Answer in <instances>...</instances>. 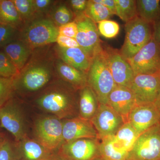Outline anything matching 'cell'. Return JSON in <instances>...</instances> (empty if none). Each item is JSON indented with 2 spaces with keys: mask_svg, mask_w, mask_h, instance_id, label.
I'll return each instance as SVG.
<instances>
[{
  "mask_svg": "<svg viewBox=\"0 0 160 160\" xmlns=\"http://www.w3.org/2000/svg\"><path fill=\"white\" fill-rule=\"evenodd\" d=\"M87 80L88 86L95 93L99 103L107 105L109 95L117 85L112 75L104 48L92 58Z\"/></svg>",
  "mask_w": 160,
  "mask_h": 160,
  "instance_id": "1",
  "label": "cell"
},
{
  "mask_svg": "<svg viewBox=\"0 0 160 160\" xmlns=\"http://www.w3.org/2000/svg\"><path fill=\"white\" fill-rule=\"evenodd\" d=\"M125 31V41L120 51L126 60L134 56L153 38V26L138 17L126 23Z\"/></svg>",
  "mask_w": 160,
  "mask_h": 160,
  "instance_id": "2",
  "label": "cell"
},
{
  "mask_svg": "<svg viewBox=\"0 0 160 160\" xmlns=\"http://www.w3.org/2000/svg\"><path fill=\"white\" fill-rule=\"evenodd\" d=\"M34 139L52 153L64 143L63 121L54 116L43 117L34 124Z\"/></svg>",
  "mask_w": 160,
  "mask_h": 160,
  "instance_id": "3",
  "label": "cell"
},
{
  "mask_svg": "<svg viewBox=\"0 0 160 160\" xmlns=\"http://www.w3.org/2000/svg\"><path fill=\"white\" fill-rule=\"evenodd\" d=\"M74 22L78 28L75 39L80 48L92 60L103 49L96 23L82 12L77 16Z\"/></svg>",
  "mask_w": 160,
  "mask_h": 160,
  "instance_id": "4",
  "label": "cell"
},
{
  "mask_svg": "<svg viewBox=\"0 0 160 160\" xmlns=\"http://www.w3.org/2000/svg\"><path fill=\"white\" fill-rule=\"evenodd\" d=\"M128 160H160V123L140 135Z\"/></svg>",
  "mask_w": 160,
  "mask_h": 160,
  "instance_id": "5",
  "label": "cell"
},
{
  "mask_svg": "<svg viewBox=\"0 0 160 160\" xmlns=\"http://www.w3.org/2000/svg\"><path fill=\"white\" fill-rule=\"evenodd\" d=\"M100 140L85 138L64 142L57 152L62 160H94L100 157Z\"/></svg>",
  "mask_w": 160,
  "mask_h": 160,
  "instance_id": "6",
  "label": "cell"
},
{
  "mask_svg": "<svg viewBox=\"0 0 160 160\" xmlns=\"http://www.w3.org/2000/svg\"><path fill=\"white\" fill-rule=\"evenodd\" d=\"M135 75L160 73V45L153 39L129 59Z\"/></svg>",
  "mask_w": 160,
  "mask_h": 160,
  "instance_id": "7",
  "label": "cell"
},
{
  "mask_svg": "<svg viewBox=\"0 0 160 160\" xmlns=\"http://www.w3.org/2000/svg\"><path fill=\"white\" fill-rule=\"evenodd\" d=\"M37 103L41 109L61 120L70 118L75 113L73 100L66 92H48L38 98Z\"/></svg>",
  "mask_w": 160,
  "mask_h": 160,
  "instance_id": "8",
  "label": "cell"
},
{
  "mask_svg": "<svg viewBox=\"0 0 160 160\" xmlns=\"http://www.w3.org/2000/svg\"><path fill=\"white\" fill-rule=\"evenodd\" d=\"M51 70L44 64H37L23 70L12 78L14 90L34 92L39 90L49 82Z\"/></svg>",
  "mask_w": 160,
  "mask_h": 160,
  "instance_id": "9",
  "label": "cell"
},
{
  "mask_svg": "<svg viewBox=\"0 0 160 160\" xmlns=\"http://www.w3.org/2000/svg\"><path fill=\"white\" fill-rule=\"evenodd\" d=\"M58 35V28L52 21L41 19L31 23L23 31L22 38L29 47L35 48L55 42Z\"/></svg>",
  "mask_w": 160,
  "mask_h": 160,
  "instance_id": "10",
  "label": "cell"
},
{
  "mask_svg": "<svg viewBox=\"0 0 160 160\" xmlns=\"http://www.w3.org/2000/svg\"><path fill=\"white\" fill-rule=\"evenodd\" d=\"M0 124L1 127L12 135L16 142L28 136L21 109L10 99L0 106Z\"/></svg>",
  "mask_w": 160,
  "mask_h": 160,
  "instance_id": "11",
  "label": "cell"
},
{
  "mask_svg": "<svg viewBox=\"0 0 160 160\" xmlns=\"http://www.w3.org/2000/svg\"><path fill=\"white\" fill-rule=\"evenodd\" d=\"M91 122L100 141L114 136L125 123L123 118L110 106L101 104Z\"/></svg>",
  "mask_w": 160,
  "mask_h": 160,
  "instance_id": "12",
  "label": "cell"
},
{
  "mask_svg": "<svg viewBox=\"0 0 160 160\" xmlns=\"http://www.w3.org/2000/svg\"><path fill=\"white\" fill-rule=\"evenodd\" d=\"M129 89L137 104L154 103L160 89V73L135 75Z\"/></svg>",
  "mask_w": 160,
  "mask_h": 160,
  "instance_id": "13",
  "label": "cell"
},
{
  "mask_svg": "<svg viewBox=\"0 0 160 160\" xmlns=\"http://www.w3.org/2000/svg\"><path fill=\"white\" fill-rule=\"evenodd\" d=\"M104 50L116 84L129 88L135 76L130 64L123 58L120 50L111 47L104 48Z\"/></svg>",
  "mask_w": 160,
  "mask_h": 160,
  "instance_id": "14",
  "label": "cell"
},
{
  "mask_svg": "<svg viewBox=\"0 0 160 160\" xmlns=\"http://www.w3.org/2000/svg\"><path fill=\"white\" fill-rule=\"evenodd\" d=\"M128 122L141 135L160 123V113L154 103L137 104L129 113Z\"/></svg>",
  "mask_w": 160,
  "mask_h": 160,
  "instance_id": "15",
  "label": "cell"
},
{
  "mask_svg": "<svg viewBox=\"0 0 160 160\" xmlns=\"http://www.w3.org/2000/svg\"><path fill=\"white\" fill-rule=\"evenodd\" d=\"M62 121L64 142L80 139L98 138L97 132L91 121L79 116Z\"/></svg>",
  "mask_w": 160,
  "mask_h": 160,
  "instance_id": "16",
  "label": "cell"
},
{
  "mask_svg": "<svg viewBox=\"0 0 160 160\" xmlns=\"http://www.w3.org/2000/svg\"><path fill=\"white\" fill-rule=\"evenodd\" d=\"M107 105L120 115L125 123L128 122L129 113L137 103L131 89L117 85L109 95Z\"/></svg>",
  "mask_w": 160,
  "mask_h": 160,
  "instance_id": "17",
  "label": "cell"
},
{
  "mask_svg": "<svg viewBox=\"0 0 160 160\" xmlns=\"http://www.w3.org/2000/svg\"><path fill=\"white\" fill-rule=\"evenodd\" d=\"M16 143L21 160H49L54 153L28 136Z\"/></svg>",
  "mask_w": 160,
  "mask_h": 160,
  "instance_id": "18",
  "label": "cell"
},
{
  "mask_svg": "<svg viewBox=\"0 0 160 160\" xmlns=\"http://www.w3.org/2000/svg\"><path fill=\"white\" fill-rule=\"evenodd\" d=\"M58 52L64 62L78 70L88 73L92 59L82 48H63L59 47Z\"/></svg>",
  "mask_w": 160,
  "mask_h": 160,
  "instance_id": "19",
  "label": "cell"
},
{
  "mask_svg": "<svg viewBox=\"0 0 160 160\" xmlns=\"http://www.w3.org/2000/svg\"><path fill=\"white\" fill-rule=\"evenodd\" d=\"M99 105L96 95L91 87L87 86L80 90L79 116L91 121L97 111Z\"/></svg>",
  "mask_w": 160,
  "mask_h": 160,
  "instance_id": "20",
  "label": "cell"
},
{
  "mask_svg": "<svg viewBox=\"0 0 160 160\" xmlns=\"http://www.w3.org/2000/svg\"><path fill=\"white\" fill-rule=\"evenodd\" d=\"M3 51L19 71L24 67L30 54L29 46L23 42L17 40L4 46Z\"/></svg>",
  "mask_w": 160,
  "mask_h": 160,
  "instance_id": "21",
  "label": "cell"
},
{
  "mask_svg": "<svg viewBox=\"0 0 160 160\" xmlns=\"http://www.w3.org/2000/svg\"><path fill=\"white\" fill-rule=\"evenodd\" d=\"M57 69L58 74L75 89H81L88 86L87 73L67 65L63 62L58 63Z\"/></svg>",
  "mask_w": 160,
  "mask_h": 160,
  "instance_id": "22",
  "label": "cell"
},
{
  "mask_svg": "<svg viewBox=\"0 0 160 160\" xmlns=\"http://www.w3.org/2000/svg\"><path fill=\"white\" fill-rule=\"evenodd\" d=\"M113 136L100 141V157L105 160H128L129 152L119 146Z\"/></svg>",
  "mask_w": 160,
  "mask_h": 160,
  "instance_id": "23",
  "label": "cell"
},
{
  "mask_svg": "<svg viewBox=\"0 0 160 160\" xmlns=\"http://www.w3.org/2000/svg\"><path fill=\"white\" fill-rule=\"evenodd\" d=\"M136 9L138 17L153 26L160 17V1L137 0Z\"/></svg>",
  "mask_w": 160,
  "mask_h": 160,
  "instance_id": "24",
  "label": "cell"
},
{
  "mask_svg": "<svg viewBox=\"0 0 160 160\" xmlns=\"http://www.w3.org/2000/svg\"><path fill=\"white\" fill-rule=\"evenodd\" d=\"M140 135L128 122H125L114 136L120 147L129 152Z\"/></svg>",
  "mask_w": 160,
  "mask_h": 160,
  "instance_id": "25",
  "label": "cell"
},
{
  "mask_svg": "<svg viewBox=\"0 0 160 160\" xmlns=\"http://www.w3.org/2000/svg\"><path fill=\"white\" fill-rule=\"evenodd\" d=\"M22 18L12 1L0 0V23L17 28Z\"/></svg>",
  "mask_w": 160,
  "mask_h": 160,
  "instance_id": "26",
  "label": "cell"
},
{
  "mask_svg": "<svg viewBox=\"0 0 160 160\" xmlns=\"http://www.w3.org/2000/svg\"><path fill=\"white\" fill-rule=\"evenodd\" d=\"M116 14L126 23L138 17L136 1L134 0H114Z\"/></svg>",
  "mask_w": 160,
  "mask_h": 160,
  "instance_id": "27",
  "label": "cell"
},
{
  "mask_svg": "<svg viewBox=\"0 0 160 160\" xmlns=\"http://www.w3.org/2000/svg\"><path fill=\"white\" fill-rule=\"evenodd\" d=\"M84 13L95 23L108 20L113 15L105 6L96 2L93 0L88 1Z\"/></svg>",
  "mask_w": 160,
  "mask_h": 160,
  "instance_id": "28",
  "label": "cell"
},
{
  "mask_svg": "<svg viewBox=\"0 0 160 160\" xmlns=\"http://www.w3.org/2000/svg\"><path fill=\"white\" fill-rule=\"evenodd\" d=\"M20 72L16 66L3 50H0V76L13 78Z\"/></svg>",
  "mask_w": 160,
  "mask_h": 160,
  "instance_id": "29",
  "label": "cell"
},
{
  "mask_svg": "<svg viewBox=\"0 0 160 160\" xmlns=\"http://www.w3.org/2000/svg\"><path fill=\"white\" fill-rule=\"evenodd\" d=\"M0 160H21L16 143L6 139L0 147Z\"/></svg>",
  "mask_w": 160,
  "mask_h": 160,
  "instance_id": "30",
  "label": "cell"
},
{
  "mask_svg": "<svg viewBox=\"0 0 160 160\" xmlns=\"http://www.w3.org/2000/svg\"><path fill=\"white\" fill-rule=\"evenodd\" d=\"M99 34L106 38H112L117 36L120 30L119 24L114 21L105 20L98 23Z\"/></svg>",
  "mask_w": 160,
  "mask_h": 160,
  "instance_id": "31",
  "label": "cell"
},
{
  "mask_svg": "<svg viewBox=\"0 0 160 160\" xmlns=\"http://www.w3.org/2000/svg\"><path fill=\"white\" fill-rule=\"evenodd\" d=\"M17 34V28L0 23V49L3 48L7 44L14 41Z\"/></svg>",
  "mask_w": 160,
  "mask_h": 160,
  "instance_id": "32",
  "label": "cell"
},
{
  "mask_svg": "<svg viewBox=\"0 0 160 160\" xmlns=\"http://www.w3.org/2000/svg\"><path fill=\"white\" fill-rule=\"evenodd\" d=\"M21 18H29L35 11L34 1L12 0Z\"/></svg>",
  "mask_w": 160,
  "mask_h": 160,
  "instance_id": "33",
  "label": "cell"
},
{
  "mask_svg": "<svg viewBox=\"0 0 160 160\" xmlns=\"http://www.w3.org/2000/svg\"><path fill=\"white\" fill-rule=\"evenodd\" d=\"M13 91L12 78L0 76V106L10 99Z\"/></svg>",
  "mask_w": 160,
  "mask_h": 160,
  "instance_id": "34",
  "label": "cell"
},
{
  "mask_svg": "<svg viewBox=\"0 0 160 160\" xmlns=\"http://www.w3.org/2000/svg\"><path fill=\"white\" fill-rule=\"evenodd\" d=\"M53 17L55 22L60 26L70 22L72 18L71 12L64 5L58 7Z\"/></svg>",
  "mask_w": 160,
  "mask_h": 160,
  "instance_id": "35",
  "label": "cell"
},
{
  "mask_svg": "<svg viewBox=\"0 0 160 160\" xmlns=\"http://www.w3.org/2000/svg\"><path fill=\"white\" fill-rule=\"evenodd\" d=\"M59 34L75 39L78 33V28L74 21L59 26Z\"/></svg>",
  "mask_w": 160,
  "mask_h": 160,
  "instance_id": "36",
  "label": "cell"
},
{
  "mask_svg": "<svg viewBox=\"0 0 160 160\" xmlns=\"http://www.w3.org/2000/svg\"><path fill=\"white\" fill-rule=\"evenodd\" d=\"M57 42L59 47L63 48L80 47L75 39L59 34L57 39Z\"/></svg>",
  "mask_w": 160,
  "mask_h": 160,
  "instance_id": "37",
  "label": "cell"
},
{
  "mask_svg": "<svg viewBox=\"0 0 160 160\" xmlns=\"http://www.w3.org/2000/svg\"><path fill=\"white\" fill-rule=\"evenodd\" d=\"M88 1L86 0H71L70 1L72 7L73 9L79 12H85Z\"/></svg>",
  "mask_w": 160,
  "mask_h": 160,
  "instance_id": "38",
  "label": "cell"
},
{
  "mask_svg": "<svg viewBox=\"0 0 160 160\" xmlns=\"http://www.w3.org/2000/svg\"><path fill=\"white\" fill-rule=\"evenodd\" d=\"M96 2L102 4L109 9L112 14H116L115 3L114 0H93Z\"/></svg>",
  "mask_w": 160,
  "mask_h": 160,
  "instance_id": "39",
  "label": "cell"
},
{
  "mask_svg": "<svg viewBox=\"0 0 160 160\" xmlns=\"http://www.w3.org/2000/svg\"><path fill=\"white\" fill-rule=\"evenodd\" d=\"M50 0H35L34 1L35 9L38 11H42L46 9L52 2Z\"/></svg>",
  "mask_w": 160,
  "mask_h": 160,
  "instance_id": "40",
  "label": "cell"
},
{
  "mask_svg": "<svg viewBox=\"0 0 160 160\" xmlns=\"http://www.w3.org/2000/svg\"><path fill=\"white\" fill-rule=\"evenodd\" d=\"M153 38L160 45V17L153 25Z\"/></svg>",
  "mask_w": 160,
  "mask_h": 160,
  "instance_id": "41",
  "label": "cell"
},
{
  "mask_svg": "<svg viewBox=\"0 0 160 160\" xmlns=\"http://www.w3.org/2000/svg\"><path fill=\"white\" fill-rule=\"evenodd\" d=\"M154 105L156 106L157 108L159 110L160 113V89L158 93L157 97L154 103Z\"/></svg>",
  "mask_w": 160,
  "mask_h": 160,
  "instance_id": "42",
  "label": "cell"
},
{
  "mask_svg": "<svg viewBox=\"0 0 160 160\" xmlns=\"http://www.w3.org/2000/svg\"><path fill=\"white\" fill-rule=\"evenodd\" d=\"M49 160H62L59 157V156L56 153H53L52 156Z\"/></svg>",
  "mask_w": 160,
  "mask_h": 160,
  "instance_id": "43",
  "label": "cell"
},
{
  "mask_svg": "<svg viewBox=\"0 0 160 160\" xmlns=\"http://www.w3.org/2000/svg\"><path fill=\"white\" fill-rule=\"evenodd\" d=\"M6 138H4L3 134L0 133V147L2 146V144L4 142L5 140H6Z\"/></svg>",
  "mask_w": 160,
  "mask_h": 160,
  "instance_id": "44",
  "label": "cell"
},
{
  "mask_svg": "<svg viewBox=\"0 0 160 160\" xmlns=\"http://www.w3.org/2000/svg\"><path fill=\"white\" fill-rule=\"evenodd\" d=\"M94 160H104V159H103L102 158H101V157H100L97 158L95 159Z\"/></svg>",
  "mask_w": 160,
  "mask_h": 160,
  "instance_id": "45",
  "label": "cell"
}]
</instances>
